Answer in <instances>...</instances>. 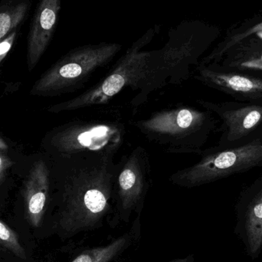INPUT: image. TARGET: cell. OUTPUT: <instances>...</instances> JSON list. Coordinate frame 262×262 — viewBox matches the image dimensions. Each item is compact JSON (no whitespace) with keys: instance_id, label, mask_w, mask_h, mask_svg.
Here are the masks:
<instances>
[{"instance_id":"8fae6325","label":"cell","mask_w":262,"mask_h":262,"mask_svg":"<svg viewBox=\"0 0 262 262\" xmlns=\"http://www.w3.org/2000/svg\"><path fill=\"white\" fill-rule=\"evenodd\" d=\"M61 9V0H41L28 38V66L32 70L47 49Z\"/></svg>"},{"instance_id":"4fadbf2b","label":"cell","mask_w":262,"mask_h":262,"mask_svg":"<svg viewBox=\"0 0 262 262\" xmlns=\"http://www.w3.org/2000/svg\"><path fill=\"white\" fill-rule=\"evenodd\" d=\"M221 64H211L223 70L239 72L262 78L261 52H240L232 55H225ZM222 61V60H221ZM219 61V62H220Z\"/></svg>"},{"instance_id":"5bb4252c","label":"cell","mask_w":262,"mask_h":262,"mask_svg":"<svg viewBox=\"0 0 262 262\" xmlns=\"http://www.w3.org/2000/svg\"><path fill=\"white\" fill-rule=\"evenodd\" d=\"M253 34H256L258 38L262 39V23H258L255 26H252L250 29L246 30V32L242 33L237 34L234 35L232 38H229L228 41H225L221 46H218L213 52H211L207 57L204 58L200 64H212L218 62L222 57L234 46L241 42L245 38L251 36Z\"/></svg>"},{"instance_id":"d6986e66","label":"cell","mask_w":262,"mask_h":262,"mask_svg":"<svg viewBox=\"0 0 262 262\" xmlns=\"http://www.w3.org/2000/svg\"><path fill=\"white\" fill-rule=\"evenodd\" d=\"M13 165V162L6 156L0 154V184L3 183L8 169Z\"/></svg>"},{"instance_id":"9a60e30c","label":"cell","mask_w":262,"mask_h":262,"mask_svg":"<svg viewBox=\"0 0 262 262\" xmlns=\"http://www.w3.org/2000/svg\"><path fill=\"white\" fill-rule=\"evenodd\" d=\"M26 11L27 5L23 3L0 12V41L6 38L8 33L21 23Z\"/></svg>"},{"instance_id":"277c9868","label":"cell","mask_w":262,"mask_h":262,"mask_svg":"<svg viewBox=\"0 0 262 262\" xmlns=\"http://www.w3.org/2000/svg\"><path fill=\"white\" fill-rule=\"evenodd\" d=\"M130 120L119 108L101 109L94 117L74 120L52 133L49 145L58 157L81 154L116 156L125 143Z\"/></svg>"},{"instance_id":"52a82bcc","label":"cell","mask_w":262,"mask_h":262,"mask_svg":"<svg viewBox=\"0 0 262 262\" xmlns=\"http://www.w3.org/2000/svg\"><path fill=\"white\" fill-rule=\"evenodd\" d=\"M196 103L216 115L222 121V135L216 147L229 148L243 144L262 124V105L242 101H210Z\"/></svg>"},{"instance_id":"ffe728a7","label":"cell","mask_w":262,"mask_h":262,"mask_svg":"<svg viewBox=\"0 0 262 262\" xmlns=\"http://www.w3.org/2000/svg\"><path fill=\"white\" fill-rule=\"evenodd\" d=\"M254 138L259 139V140H261L262 141V124L261 126H260L259 127H258V129H257L256 130H255V132L254 133V134H252L250 137H249V140H248V141H250L251 140H252V139Z\"/></svg>"},{"instance_id":"6da1fadb","label":"cell","mask_w":262,"mask_h":262,"mask_svg":"<svg viewBox=\"0 0 262 262\" xmlns=\"http://www.w3.org/2000/svg\"><path fill=\"white\" fill-rule=\"evenodd\" d=\"M116 156L81 154L58 157L56 177L62 223L94 220L110 209L118 163Z\"/></svg>"},{"instance_id":"2e32d148","label":"cell","mask_w":262,"mask_h":262,"mask_svg":"<svg viewBox=\"0 0 262 262\" xmlns=\"http://www.w3.org/2000/svg\"><path fill=\"white\" fill-rule=\"evenodd\" d=\"M0 246L7 249L13 255L23 260L26 259L24 248L19 242L18 235L0 220Z\"/></svg>"},{"instance_id":"e0dca14e","label":"cell","mask_w":262,"mask_h":262,"mask_svg":"<svg viewBox=\"0 0 262 262\" xmlns=\"http://www.w3.org/2000/svg\"><path fill=\"white\" fill-rule=\"evenodd\" d=\"M123 244L124 239L118 240L107 247L84 252L72 262H107L116 255Z\"/></svg>"},{"instance_id":"5b68a950","label":"cell","mask_w":262,"mask_h":262,"mask_svg":"<svg viewBox=\"0 0 262 262\" xmlns=\"http://www.w3.org/2000/svg\"><path fill=\"white\" fill-rule=\"evenodd\" d=\"M200 157L197 163L173 172L169 182L182 187H196L262 167V141L254 138L233 147L212 146Z\"/></svg>"},{"instance_id":"7c38bea8","label":"cell","mask_w":262,"mask_h":262,"mask_svg":"<svg viewBox=\"0 0 262 262\" xmlns=\"http://www.w3.org/2000/svg\"><path fill=\"white\" fill-rule=\"evenodd\" d=\"M51 189V169L44 160L35 163L24 186L28 220L33 227L41 225Z\"/></svg>"},{"instance_id":"9c48e42d","label":"cell","mask_w":262,"mask_h":262,"mask_svg":"<svg viewBox=\"0 0 262 262\" xmlns=\"http://www.w3.org/2000/svg\"><path fill=\"white\" fill-rule=\"evenodd\" d=\"M235 214L234 233L241 240L248 256L256 259L262 252V175L242 191Z\"/></svg>"},{"instance_id":"44dd1931","label":"cell","mask_w":262,"mask_h":262,"mask_svg":"<svg viewBox=\"0 0 262 262\" xmlns=\"http://www.w3.org/2000/svg\"><path fill=\"white\" fill-rule=\"evenodd\" d=\"M8 149L7 144H6V142L3 140V139L0 137V149L1 150H5V149Z\"/></svg>"},{"instance_id":"ba28073f","label":"cell","mask_w":262,"mask_h":262,"mask_svg":"<svg viewBox=\"0 0 262 262\" xmlns=\"http://www.w3.org/2000/svg\"><path fill=\"white\" fill-rule=\"evenodd\" d=\"M152 183L149 154L141 146H137L118 163L114 198L120 209L127 212L140 206Z\"/></svg>"},{"instance_id":"8992f818","label":"cell","mask_w":262,"mask_h":262,"mask_svg":"<svg viewBox=\"0 0 262 262\" xmlns=\"http://www.w3.org/2000/svg\"><path fill=\"white\" fill-rule=\"evenodd\" d=\"M121 49L118 43L102 42L73 49L41 77L32 93L52 95L81 90L92 75L110 63Z\"/></svg>"},{"instance_id":"7402d4cb","label":"cell","mask_w":262,"mask_h":262,"mask_svg":"<svg viewBox=\"0 0 262 262\" xmlns=\"http://www.w3.org/2000/svg\"><path fill=\"white\" fill-rule=\"evenodd\" d=\"M0 249H1V246H0Z\"/></svg>"},{"instance_id":"30bf717a","label":"cell","mask_w":262,"mask_h":262,"mask_svg":"<svg viewBox=\"0 0 262 262\" xmlns=\"http://www.w3.org/2000/svg\"><path fill=\"white\" fill-rule=\"evenodd\" d=\"M194 78L235 101L262 105V78L223 70L211 64H199Z\"/></svg>"},{"instance_id":"ac0fdd59","label":"cell","mask_w":262,"mask_h":262,"mask_svg":"<svg viewBox=\"0 0 262 262\" xmlns=\"http://www.w3.org/2000/svg\"><path fill=\"white\" fill-rule=\"evenodd\" d=\"M15 35H16V32L14 31V32H11L3 41H0V63L6 58L7 54L12 49V45L15 41Z\"/></svg>"},{"instance_id":"7a4b0ae2","label":"cell","mask_w":262,"mask_h":262,"mask_svg":"<svg viewBox=\"0 0 262 262\" xmlns=\"http://www.w3.org/2000/svg\"><path fill=\"white\" fill-rule=\"evenodd\" d=\"M154 36L150 29L133 43L115 67L99 82L78 96L51 106L52 113L73 112L106 105L126 88L137 92L130 102L134 109L147 101L152 93V80L155 72L154 51H143Z\"/></svg>"},{"instance_id":"3957f363","label":"cell","mask_w":262,"mask_h":262,"mask_svg":"<svg viewBox=\"0 0 262 262\" xmlns=\"http://www.w3.org/2000/svg\"><path fill=\"white\" fill-rule=\"evenodd\" d=\"M217 123L209 111L184 104L156 111L147 118L130 120V126L163 152L199 156Z\"/></svg>"}]
</instances>
